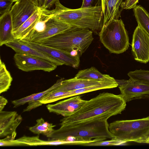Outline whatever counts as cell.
<instances>
[{"mask_svg": "<svg viewBox=\"0 0 149 149\" xmlns=\"http://www.w3.org/2000/svg\"><path fill=\"white\" fill-rule=\"evenodd\" d=\"M126 102L120 94L104 92L87 100L85 104L71 116L60 120L61 126L72 125L121 114L125 109Z\"/></svg>", "mask_w": 149, "mask_h": 149, "instance_id": "6da1fadb", "label": "cell"}, {"mask_svg": "<svg viewBox=\"0 0 149 149\" xmlns=\"http://www.w3.org/2000/svg\"><path fill=\"white\" fill-rule=\"evenodd\" d=\"M107 120L101 119L74 125L61 126L54 130L48 140L78 141L86 144L115 138L109 129Z\"/></svg>", "mask_w": 149, "mask_h": 149, "instance_id": "7a4b0ae2", "label": "cell"}, {"mask_svg": "<svg viewBox=\"0 0 149 149\" xmlns=\"http://www.w3.org/2000/svg\"><path fill=\"white\" fill-rule=\"evenodd\" d=\"M54 9L47 11L51 17L71 25L88 29L99 35L103 26L101 6L72 9L67 8L57 0Z\"/></svg>", "mask_w": 149, "mask_h": 149, "instance_id": "3957f363", "label": "cell"}, {"mask_svg": "<svg viewBox=\"0 0 149 149\" xmlns=\"http://www.w3.org/2000/svg\"><path fill=\"white\" fill-rule=\"evenodd\" d=\"M93 33L88 29L72 26L37 43L80 57L93 41Z\"/></svg>", "mask_w": 149, "mask_h": 149, "instance_id": "277c9868", "label": "cell"}, {"mask_svg": "<svg viewBox=\"0 0 149 149\" xmlns=\"http://www.w3.org/2000/svg\"><path fill=\"white\" fill-rule=\"evenodd\" d=\"M110 132L119 140L145 143L149 134V116L132 120L114 121L109 124Z\"/></svg>", "mask_w": 149, "mask_h": 149, "instance_id": "5b68a950", "label": "cell"}, {"mask_svg": "<svg viewBox=\"0 0 149 149\" xmlns=\"http://www.w3.org/2000/svg\"><path fill=\"white\" fill-rule=\"evenodd\" d=\"M99 35L101 42L111 53H123L129 47L128 33L121 19H113L103 26Z\"/></svg>", "mask_w": 149, "mask_h": 149, "instance_id": "8992f818", "label": "cell"}, {"mask_svg": "<svg viewBox=\"0 0 149 149\" xmlns=\"http://www.w3.org/2000/svg\"><path fill=\"white\" fill-rule=\"evenodd\" d=\"M14 60L19 69L24 72L42 70L50 72L55 70L57 65L44 58L22 53H16Z\"/></svg>", "mask_w": 149, "mask_h": 149, "instance_id": "52a82bcc", "label": "cell"}, {"mask_svg": "<svg viewBox=\"0 0 149 149\" xmlns=\"http://www.w3.org/2000/svg\"><path fill=\"white\" fill-rule=\"evenodd\" d=\"M120 94L126 102L134 99L149 98V84L130 78L116 80Z\"/></svg>", "mask_w": 149, "mask_h": 149, "instance_id": "ba28073f", "label": "cell"}, {"mask_svg": "<svg viewBox=\"0 0 149 149\" xmlns=\"http://www.w3.org/2000/svg\"><path fill=\"white\" fill-rule=\"evenodd\" d=\"M131 46L135 60L145 64L149 62V36L138 25L133 34Z\"/></svg>", "mask_w": 149, "mask_h": 149, "instance_id": "9c48e42d", "label": "cell"}, {"mask_svg": "<svg viewBox=\"0 0 149 149\" xmlns=\"http://www.w3.org/2000/svg\"><path fill=\"white\" fill-rule=\"evenodd\" d=\"M19 40L38 51L59 61L63 65L75 68H78L79 65L80 57L78 56H74L71 54L63 52L39 43L31 42L24 39Z\"/></svg>", "mask_w": 149, "mask_h": 149, "instance_id": "30bf717a", "label": "cell"}, {"mask_svg": "<svg viewBox=\"0 0 149 149\" xmlns=\"http://www.w3.org/2000/svg\"><path fill=\"white\" fill-rule=\"evenodd\" d=\"M39 8L30 0H19L15 2L10 10L13 33L17 31Z\"/></svg>", "mask_w": 149, "mask_h": 149, "instance_id": "8fae6325", "label": "cell"}, {"mask_svg": "<svg viewBox=\"0 0 149 149\" xmlns=\"http://www.w3.org/2000/svg\"><path fill=\"white\" fill-rule=\"evenodd\" d=\"M72 26L54 17H51L46 23L44 31L41 33L32 31L23 39L38 43L62 32Z\"/></svg>", "mask_w": 149, "mask_h": 149, "instance_id": "7c38bea8", "label": "cell"}, {"mask_svg": "<svg viewBox=\"0 0 149 149\" xmlns=\"http://www.w3.org/2000/svg\"><path fill=\"white\" fill-rule=\"evenodd\" d=\"M87 101L82 100L80 96L77 95L54 104H49L46 107L49 112L67 117L79 110Z\"/></svg>", "mask_w": 149, "mask_h": 149, "instance_id": "4fadbf2b", "label": "cell"}, {"mask_svg": "<svg viewBox=\"0 0 149 149\" xmlns=\"http://www.w3.org/2000/svg\"><path fill=\"white\" fill-rule=\"evenodd\" d=\"M22 120L17 111H0V137L3 138L16 132Z\"/></svg>", "mask_w": 149, "mask_h": 149, "instance_id": "5bb4252c", "label": "cell"}, {"mask_svg": "<svg viewBox=\"0 0 149 149\" xmlns=\"http://www.w3.org/2000/svg\"><path fill=\"white\" fill-rule=\"evenodd\" d=\"M107 77L100 80L78 79L75 77L63 80L61 85L52 91H69L86 88L101 83L109 78Z\"/></svg>", "mask_w": 149, "mask_h": 149, "instance_id": "9a60e30c", "label": "cell"}, {"mask_svg": "<svg viewBox=\"0 0 149 149\" xmlns=\"http://www.w3.org/2000/svg\"><path fill=\"white\" fill-rule=\"evenodd\" d=\"M5 45L12 49L16 53H25L41 58L53 63L57 66L63 65L59 61L38 51L21 42L18 39H15Z\"/></svg>", "mask_w": 149, "mask_h": 149, "instance_id": "2e32d148", "label": "cell"}, {"mask_svg": "<svg viewBox=\"0 0 149 149\" xmlns=\"http://www.w3.org/2000/svg\"><path fill=\"white\" fill-rule=\"evenodd\" d=\"M123 0H101V7L103 15V26L113 19H118L120 16L119 8Z\"/></svg>", "mask_w": 149, "mask_h": 149, "instance_id": "e0dca14e", "label": "cell"}, {"mask_svg": "<svg viewBox=\"0 0 149 149\" xmlns=\"http://www.w3.org/2000/svg\"><path fill=\"white\" fill-rule=\"evenodd\" d=\"M10 11L0 17V46L14 40Z\"/></svg>", "mask_w": 149, "mask_h": 149, "instance_id": "ac0fdd59", "label": "cell"}, {"mask_svg": "<svg viewBox=\"0 0 149 149\" xmlns=\"http://www.w3.org/2000/svg\"><path fill=\"white\" fill-rule=\"evenodd\" d=\"M112 87L111 81L107 79L101 83L86 88L69 91H59L57 93L56 96L58 99L59 100L91 91L102 89H110Z\"/></svg>", "mask_w": 149, "mask_h": 149, "instance_id": "d6986e66", "label": "cell"}, {"mask_svg": "<svg viewBox=\"0 0 149 149\" xmlns=\"http://www.w3.org/2000/svg\"><path fill=\"white\" fill-rule=\"evenodd\" d=\"M41 11L40 8L29 18L16 31L13 32L15 39L22 40L26 37L33 30L39 19Z\"/></svg>", "mask_w": 149, "mask_h": 149, "instance_id": "ffe728a7", "label": "cell"}, {"mask_svg": "<svg viewBox=\"0 0 149 149\" xmlns=\"http://www.w3.org/2000/svg\"><path fill=\"white\" fill-rule=\"evenodd\" d=\"M17 141L25 143L26 146L45 145H70L69 141L61 140H43L40 139L39 136H24L16 140Z\"/></svg>", "mask_w": 149, "mask_h": 149, "instance_id": "44dd1931", "label": "cell"}, {"mask_svg": "<svg viewBox=\"0 0 149 149\" xmlns=\"http://www.w3.org/2000/svg\"><path fill=\"white\" fill-rule=\"evenodd\" d=\"M36 122L34 126L29 127V130L35 134H42L49 138L54 131L53 128L56 125L45 122L42 118L37 119Z\"/></svg>", "mask_w": 149, "mask_h": 149, "instance_id": "7402d4cb", "label": "cell"}, {"mask_svg": "<svg viewBox=\"0 0 149 149\" xmlns=\"http://www.w3.org/2000/svg\"><path fill=\"white\" fill-rule=\"evenodd\" d=\"M64 80L63 78L58 79L55 84L47 90L42 92L32 94V99L28 103V106L23 110V112L29 111L41 106L42 104L39 101L40 99L46 94L60 86Z\"/></svg>", "mask_w": 149, "mask_h": 149, "instance_id": "603a6c76", "label": "cell"}, {"mask_svg": "<svg viewBox=\"0 0 149 149\" xmlns=\"http://www.w3.org/2000/svg\"><path fill=\"white\" fill-rule=\"evenodd\" d=\"M133 11L138 25L149 36V13L142 6L136 5Z\"/></svg>", "mask_w": 149, "mask_h": 149, "instance_id": "cb8c5ba5", "label": "cell"}, {"mask_svg": "<svg viewBox=\"0 0 149 149\" xmlns=\"http://www.w3.org/2000/svg\"><path fill=\"white\" fill-rule=\"evenodd\" d=\"M13 78L1 59L0 61V93L7 91L11 85Z\"/></svg>", "mask_w": 149, "mask_h": 149, "instance_id": "d4e9b609", "label": "cell"}, {"mask_svg": "<svg viewBox=\"0 0 149 149\" xmlns=\"http://www.w3.org/2000/svg\"><path fill=\"white\" fill-rule=\"evenodd\" d=\"M109 75L103 74L94 67L79 70L74 77L78 79L100 80L107 77Z\"/></svg>", "mask_w": 149, "mask_h": 149, "instance_id": "484cf974", "label": "cell"}, {"mask_svg": "<svg viewBox=\"0 0 149 149\" xmlns=\"http://www.w3.org/2000/svg\"><path fill=\"white\" fill-rule=\"evenodd\" d=\"M127 75L132 79L149 84V70H136L129 72Z\"/></svg>", "mask_w": 149, "mask_h": 149, "instance_id": "4316f807", "label": "cell"}, {"mask_svg": "<svg viewBox=\"0 0 149 149\" xmlns=\"http://www.w3.org/2000/svg\"><path fill=\"white\" fill-rule=\"evenodd\" d=\"M17 135L16 132L11 135L7 136L0 140V146H26L25 143L19 142L15 140Z\"/></svg>", "mask_w": 149, "mask_h": 149, "instance_id": "83f0119b", "label": "cell"}, {"mask_svg": "<svg viewBox=\"0 0 149 149\" xmlns=\"http://www.w3.org/2000/svg\"><path fill=\"white\" fill-rule=\"evenodd\" d=\"M125 143L116 138L108 141H101L86 143L83 145L85 146H111L121 145Z\"/></svg>", "mask_w": 149, "mask_h": 149, "instance_id": "f1b7e54d", "label": "cell"}, {"mask_svg": "<svg viewBox=\"0 0 149 149\" xmlns=\"http://www.w3.org/2000/svg\"><path fill=\"white\" fill-rule=\"evenodd\" d=\"M13 2L12 0H0V17L10 11Z\"/></svg>", "mask_w": 149, "mask_h": 149, "instance_id": "f546056e", "label": "cell"}, {"mask_svg": "<svg viewBox=\"0 0 149 149\" xmlns=\"http://www.w3.org/2000/svg\"><path fill=\"white\" fill-rule=\"evenodd\" d=\"M101 0H83L81 8L101 6Z\"/></svg>", "mask_w": 149, "mask_h": 149, "instance_id": "4dcf8cb0", "label": "cell"}, {"mask_svg": "<svg viewBox=\"0 0 149 149\" xmlns=\"http://www.w3.org/2000/svg\"><path fill=\"white\" fill-rule=\"evenodd\" d=\"M139 0H124L121 5L120 7L124 9L134 8L136 6Z\"/></svg>", "mask_w": 149, "mask_h": 149, "instance_id": "1f68e13d", "label": "cell"}, {"mask_svg": "<svg viewBox=\"0 0 149 149\" xmlns=\"http://www.w3.org/2000/svg\"><path fill=\"white\" fill-rule=\"evenodd\" d=\"M57 0H46L45 4L41 8L42 9H49L53 6Z\"/></svg>", "mask_w": 149, "mask_h": 149, "instance_id": "d6a6232c", "label": "cell"}, {"mask_svg": "<svg viewBox=\"0 0 149 149\" xmlns=\"http://www.w3.org/2000/svg\"><path fill=\"white\" fill-rule=\"evenodd\" d=\"M8 100L2 96H0V111H3L6 105L8 103Z\"/></svg>", "mask_w": 149, "mask_h": 149, "instance_id": "836d02e7", "label": "cell"}, {"mask_svg": "<svg viewBox=\"0 0 149 149\" xmlns=\"http://www.w3.org/2000/svg\"><path fill=\"white\" fill-rule=\"evenodd\" d=\"M46 0H38L39 8H40L43 6Z\"/></svg>", "mask_w": 149, "mask_h": 149, "instance_id": "e575fe53", "label": "cell"}, {"mask_svg": "<svg viewBox=\"0 0 149 149\" xmlns=\"http://www.w3.org/2000/svg\"><path fill=\"white\" fill-rule=\"evenodd\" d=\"M35 4L36 6L39 7V4L38 0H30Z\"/></svg>", "mask_w": 149, "mask_h": 149, "instance_id": "d590c367", "label": "cell"}, {"mask_svg": "<svg viewBox=\"0 0 149 149\" xmlns=\"http://www.w3.org/2000/svg\"><path fill=\"white\" fill-rule=\"evenodd\" d=\"M145 143H149V134L148 137L145 142Z\"/></svg>", "mask_w": 149, "mask_h": 149, "instance_id": "8d00e7d4", "label": "cell"}, {"mask_svg": "<svg viewBox=\"0 0 149 149\" xmlns=\"http://www.w3.org/2000/svg\"><path fill=\"white\" fill-rule=\"evenodd\" d=\"M14 2H15L19 0H12Z\"/></svg>", "mask_w": 149, "mask_h": 149, "instance_id": "74e56055", "label": "cell"}]
</instances>
